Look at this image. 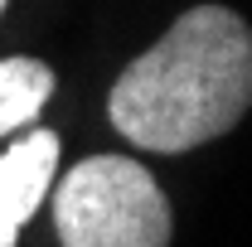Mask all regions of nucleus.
<instances>
[{
    "label": "nucleus",
    "mask_w": 252,
    "mask_h": 247,
    "mask_svg": "<svg viewBox=\"0 0 252 247\" xmlns=\"http://www.w3.org/2000/svg\"><path fill=\"white\" fill-rule=\"evenodd\" d=\"M15 238H20V228H5L0 223V247H15Z\"/></svg>",
    "instance_id": "nucleus-5"
},
{
    "label": "nucleus",
    "mask_w": 252,
    "mask_h": 247,
    "mask_svg": "<svg viewBox=\"0 0 252 247\" xmlns=\"http://www.w3.org/2000/svg\"><path fill=\"white\" fill-rule=\"evenodd\" d=\"M54 165H59V136L54 131H34L0 155V223L5 228L30 223L39 199L49 194Z\"/></svg>",
    "instance_id": "nucleus-3"
},
{
    "label": "nucleus",
    "mask_w": 252,
    "mask_h": 247,
    "mask_svg": "<svg viewBox=\"0 0 252 247\" xmlns=\"http://www.w3.org/2000/svg\"><path fill=\"white\" fill-rule=\"evenodd\" d=\"M0 10H5V0H0Z\"/></svg>",
    "instance_id": "nucleus-6"
},
{
    "label": "nucleus",
    "mask_w": 252,
    "mask_h": 247,
    "mask_svg": "<svg viewBox=\"0 0 252 247\" xmlns=\"http://www.w3.org/2000/svg\"><path fill=\"white\" fill-rule=\"evenodd\" d=\"M252 107V30L223 5H194L112 83L107 112L131 146L194 151Z\"/></svg>",
    "instance_id": "nucleus-1"
},
{
    "label": "nucleus",
    "mask_w": 252,
    "mask_h": 247,
    "mask_svg": "<svg viewBox=\"0 0 252 247\" xmlns=\"http://www.w3.org/2000/svg\"><path fill=\"white\" fill-rule=\"evenodd\" d=\"M63 247H170V204L146 165L93 155L54 194Z\"/></svg>",
    "instance_id": "nucleus-2"
},
{
    "label": "nucleus",
    "mask_w": 252,
    "mask_h": 247,
    "mask_svg": "<svg viewBox=\"0 0 252 247\" xmlns=\"http://www.w3.org/2000/svg\"><path fill=\"white\" fill-rule=\"evenodd\" d=\"M54 93V73L39 59H5L0 63V131H15L30 117H39V107Z\"/></svg>",
    "instance_id": "nucleus-4"
}]
</instances>
